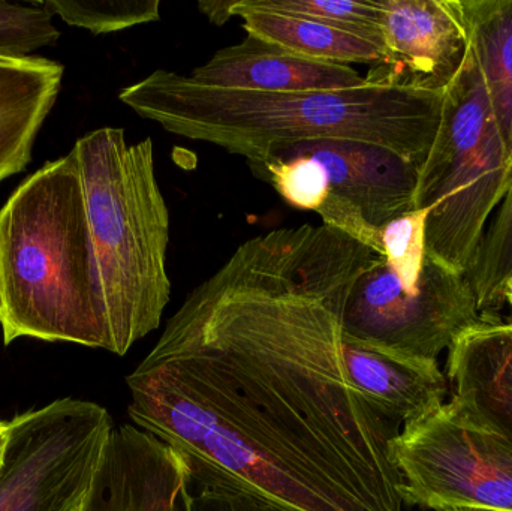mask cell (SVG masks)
Masks as SVG:
<instances>
[{
    "instance_id": "5bb4252c",
    "label": "cell",
    "mask_w": 512,
    "mask_h": 511,
    "mask_svg": "<svg viewBox=\"0 0 512 511\" xmlns=\"http://www.w3.org/2000/svg\"><path fill=\"white\" fill-rule=\"evenodd\" d=\"M349 380L391 422L406 425L445 404L448 383L436 360L400 356L343 336Z\"/></svg>"
},
{
    "instance_id": "d4e9b609",
    "label": "cell",
    "mask_w": 512,
    "mask_h": 511,
    "mask_svg": "<svg viewBox=\"0 0 512 511\" xmlns=\"http://www.w3.org/2000/svg\"><path fill=\"white\" fill-rule=\"evenodd\" d=\"M6 431H8V422H0V452H2L3 446H5Z\"/></svg>"
},
{
    "instance_id": "30bf717a",
    "label": "cell",
    "mask_w": 512,
    "mask_h": 511,
    "mask_svg": "<svg viewBox=\"0 0 512 511\" xmlns=\"http://www.w3.org/2000/svg\"><path fill=\"white\" fill-rule=\"evenodd\" d=\"M385 60L366 78L376 83L445 92L468 51L454 0H379Z\"/></svg>"
},
{
    "instance_id": "9c48e42d",
    "label": "cell",
    "mask_w": 512,
    "mask_h": 511,
    "mask_svg": "<svg viewBox=\"0 0 512 511\" xmlns=\"http://www.w3.org/2000/svg\"><path fill=\"white\" fill-rule=\"evenodd\" d=\"M268 156L313 159L327 183L324 203L316 212L322 224L348 234L381 257L379 230L414 210L420 167L385 147L316 138L279 144L264 159Z\"/></svg>"
},
{
    "instance_id": "7a4b0ae2",
    "label": "cell",
    "mask_w": 512,
    "mask_h": 511,
    "mask_svg": "<svg viewBox=\"0 0 512 511\" xmlns=\"http://www.w3.org/2000/svg\"><path fill=\"white\" fill-rule=\"evenodd\" d=\"M444 93L369 78L336 92H252L156 69L120 90L119 99L170 134L222 147L248 164L264 161L279 144L336 138L385 147L421 167L438 132Z\"/></svg>"
},
{
    "instance_id": "4316f807",
    "label": "cell",
    "mask_w": 512,
    "mask_h": 511,
    "mask_svg": "<svg viewBox=\"0 0 512 511\" xmlns=\"http://www.w3.org/2000/svg\"><path fill=\"white\" fill-rule=\"evenodd\" d=\"M454 511H489V510H454Z\"/></svg>"
},
{
    "instance_id": "3957f363",
    "label": "cell",
    "mask_w": 512,
    "mask_h": 511,
    "mask_svg": "<svg viewBox=\"0 0 512 511\" xmlns=\"http://www.w3.org/2000/svg\"><path fill=\"white\" fill-rule=\"evenodd\" d=\"M0 329L113 353L74 150L42 165L0 209Z\"/></svg>"
},
{
    "instance_id": "7402d4cb",
    "label": "cell",
    "mask_w": 512,
    "mask_h": 511,
    "mask_svg": "<svg viewBox=\"0 0 512 511\" xmlns=\"http://www.w3.org/2000/svg\"><path fill=\"white\" fill-rule=\"evenodd\" d=\"M59 38L53 15L38 3L0 2V54L30 56L56 44Z\"/></svg>"
},
{
    "instance_id": "ffe728a7",
    "label": "cell",
    "mask_w": 512,
    "mask_h": 511,
    "mask_svg": "<svg viewBox=\"0 0 512 511\" xmlns=\"http://www.w3.org/2000/svg\"><path fill=\"white\" fill-rule=\"evenodd\" d=\"M69 26L95 35L161 20V0H44L36 2Z\"/></svg>"
},
{
    "instance_id": "ac0fdd59",
    "label": "cell",
    "mask_w": 512,
    "mask_h": 511,
    "mask_svg": "<svg viewBox=\"0 0 512 511\" xmlns=\"http://www.w3.org/2000/svg\"><path fill=\"white\" fill-rule=\"evenodd\" d=\"M465 276L484 320H499L495 312L504 305L505 285L512 278V185Z\"/></svg>"
},
{
    "instance_id": "44dd1931",
    "label": "cell",
    "mask_w": 512,
    "mask_h": 511,
    "mask_svg": "<svg viewBox=\"0 0 512 511\" xmlns=\"http://www.w3.org/2000/svg\"><path fill=\"white\" fill-rule=\"evenodd\" d=\"M426 219L427 210H412L379 230L382 257L409 290L417 287L427 260Z\"/></svg>"
},
{
    "instance_id": "2e32d148",
    "label": "cell",
    "mask_w": 512,
    "mask_h": 511,
    "mask_svg": "<svg viewBox=\"0 0 512 511\" xmlns=\"http://www.w3.org/2000/svg\"><path fill=\"white\" fill-rule=\"evenodd\" d=\"M512 170V0H454Z\"/></svg>"
},
{
    "instance_id": "8fae6325",
    "label": "cell",
    "mask_w": 512,
    "mask_h": 511,
    "mask_svg": "<svg viewBox=\"0 0 512 511\" xmlns=\"http://www.w3.org/2000/svg\"><path fill=\"white\" fill-rule=\"evenodd\" d=\"M81 511H192L191 474L167 444L137 426H119Z\"/></svg>"
},
{
    "instance_id": "484cf974",
    "label": "cell",
    "mask_w": 512,
    "mask_h": 511,
    "mask_svg": "<svg viewBox=\"0 0 512 511\" xmlns=\"http://www.w3.org/2000/svg\"><path fill=\"white\" fill-rule=\"evenodd\" d=\"M505 302L512 308V278L508 279L507 285H505Z\"/></svg>"
},
{
    "instance_id": "52a82bcc",
    "label": "cell",
    "mask_w": 512,
    "mask_h": 511,
    "mask_svg": "<svg viewBox=\"0 0 512 511\" xmlns=\"http://www.w3.org/2000/svg\"><path fill=\"white\" fill-rule=\"evenodd\" d=\"M406 506L512 511V450L453 401L406 423L391 443Z\"/></svg>"
},
{
    "instance_id": "4fadbf2b",
    "label": "cell",
    "mask_w": 512,
    "mask_h": 511,
    "mask_svg": "<svg viewBox=\"0 0 512 511\" xmlns=\"http://www.w3.org/2000/svg\"><path fill=\"white\" fill-rule=\"evenodd\" d=\"M451 401L512 450V321H484L450 348Z\"/></svg>"
},
{
    "instance_id": "6da1fadb",
    "label": "cell",
    "mask_w": 512,
    "mask_h": 511,
    "mask_svg": "<svg viewBox=\"0 0 512 511\" xmlns=\"http://www.w3.org/2000/svg\"><path fill=\"white\" fill-rule=\"evenodd\" d=\"M378 257L324 224L246 240L126 377L134 426L198 485L289 511H402L400 425L360 395L343 359L349 290Z\"/></svg>"
},
{
    "instance_id": "d6986e66",
    "label": "cell",
    "mask_w": 512,
    "mask_h": 511,
    "mask_svg": "<svg viewBox=\"0 0 512 511\" xmlns=\"http://www.w3.org/2000/svg\"><path fill=\"white\" fill-rule=\"evenodd\" d=\"M245 11L312 18L384 42L379 0H236L234 17Z\"/></svg>"
},
{
    "instance_id": "277c9868",
    "label": "cell",
    "mask_w": 512,
    "mask_h": 511,
    "mask_svg": "<svg viewBox=\"0 0 512 511\" xmlns=\"http://www.w3.org/2000/svg\"><path fill=\"white\" fill-rule=\"evenodd\" d=\"M93 251L107 308L113 354L161 324L171 297L167 272L170 210L158 183L152 138L128 143L120 128H101L74 146Z\"/></svg>"
},
{
    "instance_id": "5b68a950",
    "label": "cell",
    "mask_w": 512,
    "mask_h": 511,
    "mask_svg": "<svg viewBox=\"0 0 512 511\" xmlns=\"http://www.w3.org/2000/svg\"><path fill=\"white\" fill-rule=\"evenodd\" d=\"M512 170L471 50L445 89L441 122L418 170L414 210H427L426 251L465 276Z\"/></svg>"
},
{
    "instance_id": "e0dca14e",
    "label": "cell",
    "mask_w": 512,
    "mask_h": 511,
    "mask_svg": "<svg viewBox=\"0 0 512 511\" xmlns=\"http://www.w3.org/2000/svg\"><path fill=\"white\" fill-rule=\"evenodd\" d=\"M237 17L243 18L249 35L310 59L340 65L366 63L370 68L385 60L384 42L324 21L259 11L240 12Z\"/></svg>"
},
{
    "instance_id": "cb8c5ba5",
    "label": "cell",
    "mask_w": 512,
    "mask_h": 511,
    "mask_svg": "<svg viewBox=\"0 0 512 511\" xmlns=\"http://www.w3.org/2000/svg\"><path fill=\"white\" fill-rule=\"evenodd\" d=\"M236 0H201L198 2V9L201 14L209 18L210 23L216 26H224L230 21L233 15V8Z\"/></svg>"
},
{
    "instance_id": "8992f818",
    "label": "cell",
    "mask_w": 512,
    "mask_h": 511,
    "mask_svg": "<svg viewBox=\"0 0 512 511\" xmlns=\"http://www.w3.org/2000/svg\"><path fill=\"white\" fill-rule=\"evenodd\" d=\"M114 425L95 402L60 399L8 422L0 511H81Z\"/></svg>"
},
{
    "instance_id": "ba28073f",
    "label": "cell",
    "mask_w": 512,
    "mask_h": 511,
    "mask_svg": "<svg viewBox=\"0 0 512 511\" xmlns=\"http://www.w3.org/2000/svg\"><path fill=\"white\" fill-rule=\"evenodd\" d=\"M484 321L466 276L427 257L417 287L409 290L378 257L349 290L342 333L400 356L436 360Z\"/></svg>"
},
{
    "instance_id": "9a60e30c",
    "label": "cell",
    "mask_w": 512,
    "mask_h": 511,
    "mask_svg": "<svg viewBox=\"0 0 512 511\" xmlns=\"http://www.w3.org/2000/svg\"><path fill=\"white\" fill-rule=\"evenodd\" d=\"M63 65L42 56L0 54V182L26 170L56 104Z\"/></svg>"
},
{
    "instance_id": "603a6c76",
    "label": "cell",
    "mask_w": 512,
    "mask_h": 511,
    "mask_svg": "<svg viewBox=\"0 0 512 511\" xmlns=\"http://www.w3.org/2000/svg\"><path fill=\"white\" fill-rule=\"evenodd\" d=\"M192 511H289L265 498L224 485L191 482Z\"/></svg>"
},
{
    "instance_id": "83f0119b",
    "label": "cell",
    "mask_w": 512,
    "mask_h": 511,
    "mask_svg": "<svg viewBox=\"0 0 512 511\" xmlns=\"http://www.w3.org/2000/svg\"><path fill=\"white\" fill-rule=\"evenodd\" d=\"M2 452H3V449H2ZM2 452H0V456H2Z\"/></svg>"
},
{
    "instance_id": "7c38bea8",
    "label": "cell",
    "mask_w": 512,
    "mask_h": 511,
    "mask_svg": "<svg viewBox=\"0 0 512 511\" xmlns=\"http://www.w3.org/2000/svg\"><path fill=\"white\" fill-rule=\"evenodd\" d=\"M188 75L204 86L270 93L336 92L366 81L349 65L300 56L249 33Z\"/></svg>"
}]
</instances>
